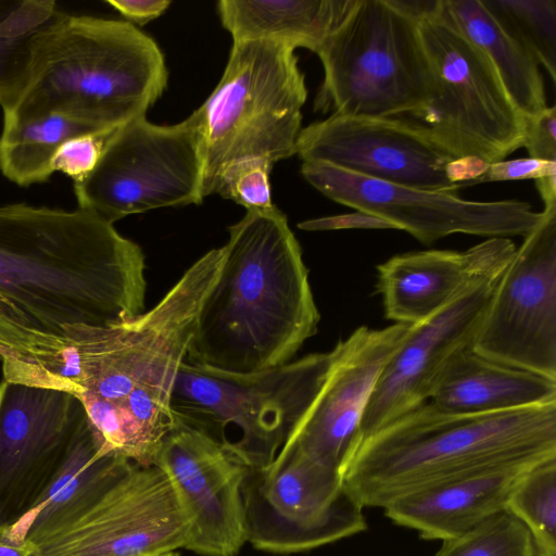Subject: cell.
<instances>
[{"instance_id":"obj_1","label":"cell","mask_w":556,"mask_h":556,"mask_svg":"<svg viewBox=\"0 0 556 556\" xmlns=\"http://www.w3.org/2000/svg\"><path fill=\"white\" fill-rule=\"evenodd\" d=\"M113 225L79 207L0 206L3 316L46 332L65 325L112 327L140 316L144 254Z\"/></svg>"},{"instance_id":"obj_2","label":"cell","mask_w":556,"mask_h":556,"mask_svg":"<svg viewBox=\"0 0 556 556\" xmlns=\"http://www.w3.org/2000/svg\"><path fill=\"white\" fill-rule=\"evenodd\" d=\"M223 248L185 362L235 376L291 362L317 332L320 315L286 215L275 204L248 210Z\"/></svg>"},{"instance_id":"obj_3","label":"cell","mask_w":556,"mask_h":556,"mask_svg":"<svg viewBox=\"0 0 556 556\" xmlns=\"http://www.w3.org/2000/svg\"><path fill=\"white\" fill-rule=\"evenodd\" d=\"M556 457V402L459 414L429 401L364 439L343 473L366 507L489 468Z\"/></svg>"},{"instance_id":"obj_4","label":"cell","mask_w":556,"mask_h":556,"mask_svg":"<svg viewBox=\"0 0 556 556\" xmlns=\"http://www.w3.org/2000/svg\"><path fill=\"white\" fill-rule=\"evenodd\" d=\"M167 79L163 52L131 23L58 11L33 38L25 87L3 118L61 110L111 130L146 116Z\"/></svg>"},{"instance_id":"obj_5","label":"cell","mask_w":556,"mask_h":556,"mask_svg":"<svg viewBox=\"0 0 556 556\" xmlns=\"http://www.w3.org/2000/svg\"><path fill=\"white\" fill-rule=\"evenodd\" d=\"M224 248L194 262L149 312L112 327H85L65 392L116 405L156 459L175 422L170 396L204 299L216 281Z\"/></svg>"},{"instance_id":"obj_6","label":"cell","mask_w":556,"mask_h":556,"mask_svg":"<svg viewBox=\"0 0 556 556\" xmlns=\"http://www.w3.org/2000/svg\"><path fill=\"white\" fill-rule=\"evenodd\" d=\"M294 48L273 40L233 41L215 89L189 117L201 140L203 195L231 164L296 154L307 98Z\"/></svg>"},{"instance_id":"obj_7","label":"cell","mask_w":556,"mask_h":556,"mask_svg":"<svg viewBox=\"0 0 556 556\" xmlns=\"http://www.w3.org/2000/svg\"><path fill=\"white\" fill-rule=\"evenodd\" d=\"M332 351L249 376L182 362L170 396L174 422L208 435L249 467L270 464L329 374Z\"/></svg>"},{"instance_id":"obj_8","label":"cell","mask_w":556,"mask_h":556,"mask_svg":"<svg viewBox=\"0 0 556 556\" xmlns=\"http://www.w3.org/2000/svg\"><path fill=\"white\" fill-rule=\"evenodd\" d=\"M316 54L324 81L315 110L419 121L432 92L417 23L389 0H356Z\"/></svg>"},{"instance_id":"obj_9","label":"cell","mask_w":556,"mask_h":556,"mask_svg":"<svg viewBox=\"0 0 556 556\" xmlns=\"http://www.w3.org/2000/svg\"><path fill=\"white\" fill-rule=\"evenodd\" d=\"M417 27L432 80L429 105L417 122L457 157L492 164L521 148L526 117L489 56L440 11Z\"/></svg>"},{"instance_id":"obj_10","label":"cell","mask_w":556,"mask_h":556,"mask_svg":"<svg viewBox=\"0 0 556 556\" xmlns=\"http://www.w3.org/2000/svg\"><path fill=\"white\" fill-rule=\"evenodd\" d=\"M78 207L114 224L154 208L200 204L203 157L190 119L168 126L146 116L115 128L94 168L74 181Z\"/></svg>"},{"instance_id":"obj_11","label":"cell","mask_w":556,"mask_h":556,"mask_svg":"<svg viewBox=\"0 0 556 556\" xmlns=\"http://www.w3.org/2000/svg\"><path fill=\"white\" fill-rule=\"evenodd\" d=\"M247 542L260 551L294 554L359 534L364 507L343 475L281 447L274 460L250 468L242 488Z\"/></svg>"},{"instance_id":"obj_12","label":"cell","mask_w":556,"mask_h":556,"mask_svg":"<svg viewBox=\"0 0 556 556\" xmlns=\"http://www.w3.org/2000/svg\"><path fill=\"white\" fill-rule=\"evenodd\" d=\"M190 529L167 475L131 462L88 508L34 543L40 556H163L186 548Z\"/></svg>"},{"instance_id":"obj_13","label":"cell","mask_w":556,"mask_h":556,"mask_svg":"<svg viewBox=\"0 0 556 556\" xmlns=\"http://www.w3.org/2000/svg\"><path fill=\"white\" fill-rule=\"evenodd\" d=\"M472 350L556 381V205L544 207L498 278Z\"/></svg>"},{"instance_id":"obj_14","label":"cell","mask_w":556,"mask_h":556,"mask_svg":"<svg viewBox=\"0 0 556 556\" xmlns=\"http://www.w3.org/2000/svg\"><path fill=\"white\" fill-rule=\"evenodd\" d=\"M301 173L330 200L376 215L424 244L453 233L525 237L543 217L525 201H470L457 192L395 185L325 163L303 162Z\"/></svg>"},{"instance_id":"obj_15","label":"cell","mask_w":556,"mask_h":556,"mask_svg":"<svg viewBox=\"0 0 556 556\" xmlns=\"http://www.w3.org/2000/svg\"><path fill=\"white\" fill-rule=\"evenodd\" d=\"M296 154L395 185L456 192L450 165L458 159L425 124L408 117L331 114L301 129Z\"/></svg>"},{"instance_id":"obj_16","label":"cell","mask_w":556,"mask_h":556,"mask_svg":"<svg viewBox=\"0 0 556 556\" xmlns=\"http://www.w3.org/2000/svg\"><path fill=\"white\" fill-rule=\"evenodd\" d=\"M86 418L73 394L0 382V527L35 506Z\"/></svg>"},{"instance_id":"obj_17","label":"cell","mask_w":556,"mask_h":556,"mask_svg":"<svg viewBox=\"0 0 556 556\" xmlns=\"http://www.w3.org/2000/svg\"><path fill=\"white\" fill-rule=\"evenodd\" d=\"M412 328L361 326L340 340L331 350L321 391L282 447H294L343 475L362 442L363 414L380 374Z\"/></svg>"},{"instance_id":"obj_18","label":"cell","mask_w":556,"mask_h":556,"mask_svg":"<svg viewBox=\"0 0 556 556\" xmlns=\"http://www.w3.org/2000/svg\"><path fill=\"white\" fill-rule=\"evenodd\" d=\"M506 267L475 279L453 301L413 328L388 361L361 422L362 441L429 401L454 356L472 348L494 288Z\"/></svg>"},{"instance_id":"obj_19","label":"cell","mask_w":556,"mask_h":556,"mask_svg":"<svg viewBox=\"0 0 556 556\" xmlns=\"http://www.w3.org/2000/svg\"><path fill=\"white\" fill-rule=\"evenodd\" d=\"M169 478L191 518L185 549L201 556H236L247 542L242 488L249 467L222 444L175 422L155 464Z\"/></svg>"},{"instance_id":"obj_20","label":"cell","mask_w":556,"mask_h":556,"mask_svg":"<svg viewBox=\"0 0 556 556\" xmlns=\"http://www.w3.org/2000/svg\"><path fill=\"white\" fill-rule=\"evenodd\" d=\"M516 251L509 238H488L458 252L427 250L397 254L377 266L384 315L418 325L453 301L475 279L508 265Z\"/></svg>"},{"instance_id":"obj_21","label":"cell","mask_w":556,"mask_h":556,"mask_svg":"<svg viewBox=\"0 0 556 556\" xmlns=\"http://www.w3.org/2000/svg\"><path fill=\"white\" fill-rule=\"evenodd\" d=\"M544 460L506 464L405 495L386 506L384 516L425 540L458 536L506 510L518 481Z\"/></svg>"},{"instance_id":"obj_22","label":"cell","mask_w":556,"mask_h":556,"mask_svg":"<svg viewBox=\"0 0 556 556\" xmlns=\"http://www.w3.org/2000/svg\"><path fill=\"white\" fill-rule=\"evenodd\" d=\"M106 453L88 418L58 472L35 506L10 526L18 540L36 541L88 508L130 465Z\"/></svg>"},{"instance_id":"obj_23","label":"cell","mask_w":556,"mask_h":556,"mask_svg":"<svg viewBox=\"0 0 556 556\" xmlns=\"http://www.w3.org/2000/svg\"><path fill=\"white\" fill-rule=\"evenodd\" d=\"M429 402L459 414H486L556 402V381L459 352L438 379Z\"/></svg>"},{"instance_id":"obj_24","label":"cell","mask_w":556,"mask_h":556,"mask_svg":"<svg viewBox=\"0 0 556 556\" xmlns=\"http://www.w3.org/2000/svg\"><path fill=\"white\" fill-rule=\"evenodd\" d=\"M356 0H222L217 11L233 41L273 40L317 52Z\"/></svg>"},{"instance_id":"obj_25","label":"cell","mask_w":556,"mask_h":556,"mask_svg":"<svg viewBox=\"0 0 556 556\" xmlns=\"http://www.w3.org/2000/svg\"><path fill=\"white\" fill-rule=\"evenodd\" d=\"M440 13L489 56L526 118L547 108L536 59L482 0H441Z\"/></svg>"},{"instance_id":"obj_26","label":"cell","mask_w":556,"mask_h":556,"mask_svg":"<svg viewBox=\"0 0 556 556\" xmlns=\"http://www.w3.org/2000/svg\"><path fill=\"white\" fill-rule=\"evenodd\" d=\"M104 131L110 130L61 110L3 118L0 169L8 179L20 186L46 181L54 173L52 162L64 142Z\"/></svg>"},{"instance_id":"obj_27","label":"cell","mask_w":556,"mask_h":556,"mask_svg":"<svg viewBox=\"0 0 556 556\" xmlns=\"http://www.w3.org/2000/svg\"><path fill=\"white\" fill-rule=\"evenodd\" d=\"M53 0H0V106L10 108L23 91L35 35L58 13Z\"/></svg>"},{"instance_id":"obj_28","label":"cell","mask_w":556,"mask_h":556,"mask_svg":"<svg viewBox=\"0 0 556 556\" xmlns=\"http://www.w3.org/2000/svg\"><path fill=\"white\" fill-rule=\"evenodd\" d=\"M506 511L529 531L538 556H556V457L522 476L507 500Z\"/></svg>"},{"instance_id":"obj_29","label":"cell","mask_w":556,"mask_h":556,"mask_svg":"<svg viewBox=\"0 0 556 556\" xmlns=\"http://www.w3.org/2000/svg\"><path fill=\"white\" fill-rule=\"evenodd\" d=\"M556 79V0H482Z\"/></svg>"},{"instance_id":"obj_30","label":"cell","mask_w":556,"mask_h":556,"mask_svg":"<svg viewBox=\"0 0 556 556\" xmlns=\"http://www.w3.org/2000/svg\"><path fill=\"white\" fill-rule=\"evenodd\" d=\"M433 556H538L526 527L504 510L467 532L442 541Z\"/></svg>"},{"instance_id":"obj_31","label":"cell","mask_w":556,"mask_h":556,"mask_svg":"<svg viewBox=\"0 0 556 556\" xmlns=\"http://www.w3.org/2000/svg\"><path fill=\"white\" fill-rule=\"evenodd\" d=\"M273 164L263 159H249L229 165L219 176L215 193L248 210L273 206L269 174Z\"/></svg>"},{"instance_id":"obj_32","label":"cell","mask_w":556,"mask_h":556,"mask_svg":"<svg viewBox=\"0 0 556 556\" xmlns=\"http://www.w3.org/2000/svg\"><path fill=\"white\" fill-rule=\"evenodd\" d=\"M113 130L83 135L64 142L54 155L53 170L66 174L74 181L87 176L97 165Z\"/></svg>"},{"instance_id":"obj_33","label":"cell","mask_w":556,"mask_h":556,"mask_svg":"<svg viewBox=\"0 0 556 556\" xmlns=\"http://www.w3.org/2000/svg\"><path fill=\"white\" fill-rule=\"evenodd\" d=\"M529 157L556 163V108L547 106L539 115L526 118L522 142Z\"/></svg>"},{"instance_id":"obj_34","label":"cell","mask_w":556,"mask_h":556,"mask_svg":"<svg viewBox=\"0 0 556 556\" xmlns=\"http://www.w3.org/2000/svg\"><path fill=\"white\" fill-rule=\"evenodd\" d=\"M556 175V163L532 157L500 161L489 164L481 177L473 184L496 182L520 179H539Z\"/></svg>"},{"instance_id":"obj_35","label":"cell","mask_w":556,"mask_h":556,"mask_svg":"<svg viewBox=\"0 0 556 556\" xmlns=\"http://www.w3.org/2000/svg\"><path fill=\"white\" fill-rule=\"evenodd\" d=\"M300 229L307 231L338 229H395L389 222L362 211L302 222Z\"/></svg>"},{"instance_id":"obj_36","label":"cell","mask_w":556,"mask_h":556,"mask_svg":"<svg viewBox=\"0 0 556 556\" xmlns=\"http://www.w3.org/2000/svg\"><path fill=\"white\" fill-rule=\"evenodd\" d=\"M126 18L144 25L161 16L170 5L168 0H106Z\"/></svg>"},{"instance_id":"obj_37","label":"cell","mask_w":556,"mask_h":556,"mask_svg":"<svg viewBox=\"0 0 556 556\" xmlns=\"http://www.w3.org/2000/svg\"><path fill=\"white\" fill-rule=\"evenodd\" d=\"M389 1L397 11L416 23L424 18L437 15L441 7V0Z\"/></svg>"},{"instance_id":"obj_38","label":"cell","mask_w":556,"mask_h":556,"mask_svg":"<svg viewBox=\"0 0 556 556\" xmlns=\"http://www.w3.org/2000/svg\"><path fill=\"white\" fill-rule=\"evenodd\" d=\"M0 556H40V553L33 541L15 539L7 527H0Z\"/></svg>"},{"instance_id":"obj_39","label":"cell","mask_w":556,"mask_h":556,"mask_svg":"<svg viewBox=\"0 0 556 556\" xmlns=\"http://www.w3.org/2000/svg\"><path fill=\"white\" fill-rule=\"evenodd\" d=\"M535 186L544 202V207L556 205V175L535 179Z\"/></svg>"},{"instance_id":"obj_40","label":"cell","mask_w":556,"mask_h":556,"mask_svg":"<svg viewBox=\"0 0 556 556\" xmlns=\"http://www.w3.org/2000/svg\"><path fill=\"white\" fill-rule=\"evenodd\" d=\"M163 556H179L176 552L165 554Z\"/></svg>"},{"instance_id":"obj_41","label":"cell","mask_w":556,"mask_h":556,"mask_svg":"<svg viewBox=\"0 0 556 556\" xmlns=\"http://www.w3.org/2000/svg\"><path fill=\"white\" fill-rule=\"evenodd\" d=\"M0 314H2V315L4 314V308H3V305L1 302H0Z\"/></svg>"}]
</instances>
